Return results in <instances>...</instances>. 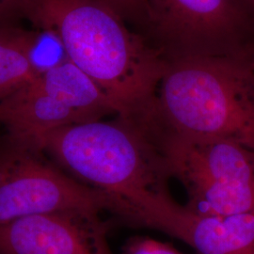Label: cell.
<instances>
[{
    "instance_id": "6da1fadb",
    "label": "cell",
    "mask_w": 254,
    "mask_h": 254,
    "mask_svg": "<svg viewBox=\"0 0 254 254\" xmlns=\"http://www.w3.org/2000/svg\"><path fill=\"white\" fill-rule=\"evenodd\" d=\"M27 19L59 35L69 61L104 91L118 116L152 108L168 57L129 30L115 11L97 0H27Z\"/></svg>"
},
{
    "instance_id": "7a4b0ae2",
    "label": "cell",
    "mask_w": 254,
    "mask_h": 254,
    "mask_svg": "<svg viewBox=\"0 0 254 254\" xmlns=\"http://www.w3.org/2000/svg\"><path fill=\"white\" fill-rule=\"evenodd\" d=\"M32 142L81 183L108 195L114 214L128 225L172 197L164 158L134 119L62 127Z\"/></svg>"
},
{
    "instance_id": "3957f363",
    "label": "cell",
    "mask_w": 254,
    "mask_h": 254,
    "mask_svg": "<svg viewBox=\"0 0 254 254\" xmlns=\"http://www.w3.org/2000/svg\"><path fill=\"white\" fill-rule=\"evenodd\" d=\"M151 112L189 136L254 151V69L247 53L168 58Z\"/></svg>"
},
{
    "instance_id": "277c9868",
    "label": "cell",
    "mask_w": 254,
    "mask_h": 254,
    "mask_svg": "<svg viewBox=\"0 0 254 254\" xmlns=\"http://www.w3.org/2000/svg\"><path fill=\"white\" fill-rule=\"evenodd\" d=\"M138 124L188 192L187 208L199 215L254 213V151L236 142L189 136L150 112Z\"/></svg>"
},
{
    "instance_id": "5b68a950",
    "label": "cell",
    "mask_w": 254,
    "mask_h": 254,
    "mask_svg": "<svg viewBox=\"0 0 254 254\" xmlns=\"http://www.w3.org/2000/svg\"><path fill=\"white\" fill-rule=\"evenodd\" d=\"M110 211L105 193L76 181L46 158L29 140L0 134V225L61 211Z\"/></svg>"
},
{
    "instance_id": "8992f818",
    "label": "cell",
    "mask_w": 254,
    "mask_h": 254,
    "mask_svg": "<svg viewBox=\"0 0 254 254\" xmlns=\"http://www.w3.org/2000/svg\"><path fill=\"white\" fill-rule=\"evenodd\" d=\"M118 111L104 91L67 61L0 100V125L20 139L34 141L62 127L99 121Z\"/></svg>"
},
{
    "instance_id": "52a82bcc",
    "label": "cell",
    "mask_w": 254,
    "mask_h": 254,
    "mask_svg": "<svg viewBox=\"0 0 254 254\" xmlns=\"http://www.w3.org/2000/svg\"><path fill=\"white\" fill-rule=\"evenodd\" d=\"M147 5L149 23L174 49L173 57L236 52L244 18L235 0H147Z\"/></svg>"
},
{
    "instance_id": "ba28073f",
    "label": "cell",
    "mask_w": 254,
    "mask_h": 254,
    "mask_svg": "<svg viewBox=\"0 0 254 254\" xmlns=\"http://www.w3.org/2000/svg\"><path fill=\"white\" fill-rule=\"evenodd\" d=\"M99 213L61 211L0 225V254H113Z\"/></svg>"
},
{
    "instance_id": "9c48e42d",
    "label": "cell",
    "mask_w": 254,
    "mask_h": 254,
    "mask_svg": "<svg viewBox=\"0 0 254 254\" xmlns=\"http://www.w3.org/2000/svg\"><path fill=\"white\" fill-rule=\"evenodd\" d=\"M145 228L178 238L198 254H254V213L199 215L173 200Z\"/></svg>"
},
{
    "instance_id": "30bf717a",
    "label": "cell",
    "mask_w": 254,
    "mask_h": 254,
    "mask_svg": "<svg viewBox=\"0 0 254 254\" xmlns=\"http://www.w3.org/2000/svg\"><path fill=\"white\" fill-rule=\"evenodd\" d=\"M20 30L16 27H0V100L40 75L27 59Z\"/></svg>"
},
{
    "instance_id": "8fae6325",
    "label": "cell",
    "mask_w": 254,
    "mask_h": 254,
    "mask_svg": "<svg viewBox=\"0 0 254 254\" xmlns=\"http://www.w3.org/2000/svg\"><path fill=\"white\" fill-rule=\"evenodd\" d=\"M22 45L27 59L38 74L46 73L69 61L64 44L51 29L20 30Z\"/></svg>"
},
{
    "instance_id": "7c38bea8",
    "label": "cell",
    "mask_w": 254,
    "mask_h": 254,
    "mask_svg": "<svg viewBox=\"0 0 254 254\" xmlns=\"http://www.w3.org/2000/svg\"><path fill=\"white\" fill-rule=\"evenodd\" d=\"M125 21L149 23L147 0H97Z\"/></svg>"
},
{
    "instance_id": "4fadbf2b",
    "label": "cell",
    "mask_w": 254,
    "mask_h": 254,
    "mask_svg": "<svg viewBox=\"0 0 254 254\" xmlns=\"http://www.w3.org/2000/svg\"><path fill=\"white\" fill-rule=\"evenodd\" d=\"M123 254H184L170 244L147 236H134L123 248Z\"/></svg>"
},
{
    "instance_id": "5bb4252c",
    "label": "cell",
    "mask_w": 254,
    "mask_h": 254,
    "mask_svg": "<svg viewBox=\"0 0 254 254\" xmlns=\"http://www.w3.org/2000/svg\"><path fill=\"white\" fill-rule=\"evenodd\" d=\"M27 13V0H0V27H15Z\"/></svg>"
},
{
    "instance_id": "9a60e30c",
    "label": "cell",
    "mask_w": 254,
    "mask_h": 254,
    "mask_svg": "<svg viewBox=\"0 0 254 254\" xmlns=\"http://www.w3.org/2000/svg\"><path fill=\"white\" fill-rule=\"evenodd\" d=\"M247 55H248V57H249V59H250L251 63L253 64L254 69V53H247Z\"/></svg>"
},
{
    "instance_id": "2e32d148",
    "label": "cell",
    "mask_w": 254,
    "mask_h": 254,
    "mask_svg": "<svg viewBox=\"0 0 254 254\" xmlns=\"http://www.w3.org/2000/svg\"><path fill=\"white\" fill-rule=\"evenodd\" d=\"M248 1H249V2H250V3H251V4H252V5L254 7V0H248Z\"/></svg>"
}]
</instances>
